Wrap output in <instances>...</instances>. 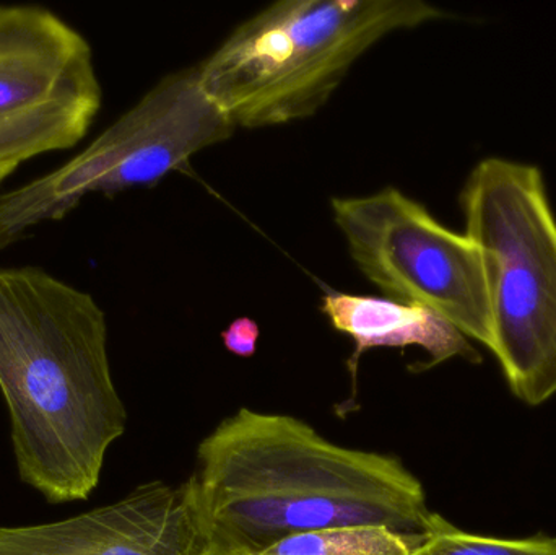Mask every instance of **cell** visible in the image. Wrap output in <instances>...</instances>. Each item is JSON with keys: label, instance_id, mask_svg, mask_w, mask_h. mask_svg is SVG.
<instances>
[{"label": "cell", "instance_id": "cell-1", "mask_svg": "<svg viewBox=\"0 0 556 555\" xmlns=\"http://www.w3.org/2000/svg\"><path fill=\"white\" fill-rule=\"evenodd\" d=\"M205 555H261L313 531L424 537L433 512L401 459L345 449L296 417L241 407L202 440L188 479Z\"/></svg>", "mask_w": 556, "mask_h": 555}, {"label": "cell", "instance_id": "cell-2", "mask_svg": "<svg viewBox=\"0 0 556 555\" xmlns=\"http://www.w3.org/2000/svg\"><path fill=\"white\" fill-rule=\"evenodd\" d=\"M0 391L20 479L51 504L87 501L127 426L90 293L41 267L0 269Z\"/></svg>", "mask_w": 556, "mask_h": 555}, {"label": "cell", "instance_id": "cell-3", "mask_svg": "<svg viewBox=\"0 0 556 555\" xmlns=\"http://www.w3.org/2000/svg\"><path fill=\"white\" fill-rule=\"evenodd\" d=\"M444 16L420 0H283L241 23L199 77L235 127L281 126L314 116L386 36Z\"/></svg>", "mask_w": 556, "mask_h": 555}, {"label": "cell", "instance_id": "cell-4", "mask_svg": "<svg viewBox=\"0 0 556 555\" xmlns=\"http://www.w3.org/2000/svg\"><path fill=\"white\" fill-rule=\"evenodd\" d=\"M466 235L482 250L492 354L509 390L539 406L556 394V218L538 166L480 162L460 192Z\"/></svg>", "mask_w": 556, "mask_h": 555}, {"label": "cell", "instance_id": "cell-5", "mask_svg": "<svg viewBox=\"0 0 556 555\" xmlns=\"http://www.w3.org/2000/svg\"><path fill=\"white\" fill-rule=\"evenodd\" d=\"M235 129L202 87L198 65L166 75L74 159L0 194V251L45 222L64 220L87 195L156 185Z\"/></svg>", "mask_w": 556, "mask_h": 555}, {"label": "cell", "instance_id": "cell-6", "mask_svg": "<svg viewBox=\"0 0 556 555\" xmlns=\"http://www.w3.org/2000/svg\"><path fill=\"white\" fill-rule=\"evenodd\" d=\"M353 263L386 299L425 306L492 351L485 260L476 241L399 191L330 199Z\"/></svg>", "mask_w": 556, "mask_h": 555}, {"label": "cell", "instance_id": "cell-7", "mask_svg": "<svg viewBox=\"0 0 556 555\" xmlns=\"http://www.w3.org/2000/svg\"><path fill=\"white\" fill-rule=\"evenodd\" d=\"M103 104L88 39L41 5H0V182L74 149Z\"/></svg>", "mask_w": 556, "mask_h": 555}, {"label": "cell", "instance_id": "cell-8", "mask_svg": "<svg viewBox=\"0 0 556 555\" xmlns=\"http://www.w3.org/2000/svg\"><path fill=\"white\" fill-rule=\"evenodd\" d=\"M0 555H205V544L189 481H153L67 520L0 527Z\"/></svg>", "mask_w": 556, "mask_h": 555}, {"label": "cell", "instance_id": "cell-9", "mask_svg": "<svg viewBox=\"0 0 556 555\" xmlns=\"http://www.w3.org/2000/svg\"><path fill=\"white\" fill-rule=\"evenodd\" d=\"M320 312L336 331L350 336L355 342V351L350 358L353 377L359 357L376 348L415 345L424 349L430 361L414 368L417 371L437 367L454 357L466 358L473 364L482 361L466 336L425 306L386 297L329 292L323 297Z\"/></svg>", "mask_w": 556, "mask_h": 555}, {"label": "cell", "instance_id": "cell-10", "mask_svg": "<svg viewBox=\"0 0 556 555\" xmlns=\"http://www.w3.org/2000/svg\"><path fill=\"white\" fill-rule=\"evenodd\" d=\"M420 540L384 527L330 528L287 538L261 555H408Z\"/></svg>", "mask_w": 556, "mask_h": 555}, {"label": "cell", "instance_id": "cell-11", "mask_svg": "<svg viewBox=\"0 0 556 555\" xmlns=\"http://www.w3.org/2000/svg\"><path fill=\"white\" fill-rule=\"evenodd\" d=\"M408 555H556V538L534 537L522 540L466 533L433 514L430 528Z\"/></svg>", "mask_w": 556, "mask_h": 555}, {"label": "cell", "instance_id": "cell-12", "mask_svg": "<svg viewBox=\"0 0 556 555\" xmlns=\"http://www.w3.org/2000/svg\"><path fill=\"white\" fill-rule=\"evenodd\" d=\"M225 348L240 357H253L256 354L260 326L251 318H238L222 332Z\"/></svg>", "mask_w": 556, "mask_h": 555}]
</instances>
